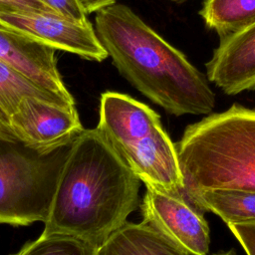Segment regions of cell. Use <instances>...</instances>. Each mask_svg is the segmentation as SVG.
Instances as JSON below:
<instances>
[{"mask_svg":"<svg viewBox=\"0 0 255 255\" xmlns=\"http://www.w3.org/2000/svg\"><path fill=\"white\" fill-rule=\"evenodd\" d=\"M0 22L17 29L55 50L102 62L108 54L90 21L81 23L55 13L35 11L0 12Z\"/></svg>","mask_w":255,"mask_h":255,"instance_id":"cell-7","label":"cell"},{"mask_svg":"<svg viewBox=\"0 0 255 255\" xmlns=\"http://www.w3.org/2000/svg\"><path fill=\"white\" fill-rule=\"evenodd\" d=\"M184 194L200 210L215 213L226 224L255 221V192L208 189Z\"/></svg>","mask_w":255,"mask_h":255,"instance_id":"cell-12","label":"cell"},{"mask_svg":"<svg viewBox=\"0 0 255 255\" xmlns=\"http://www.w3.org/2000/svg\"><path fill=\"white\" fill-rule=\"evenodd\" d=\"M57 14L76 22H88L87 13L79 0H41Z\"/></svg>","mask_w":255,"mask_h":255,"instance_id":"cell-16","label":"cell"},{"mask_svg":"<svg viewBox=\"0 0 255 255\" xmlns=\"http://www.w3.org/2000/svg\"><path fill=\"white\" fill-rule=\"evenodd\" d=\"M199 15L222 39L255 22V0H205Z\"/></svg>","mask_w":255,"mask_h":255,"instance_id":"cell-13","label":"cell"},{"mask_svg":"<svg viewBox=\"0 0 255 255\" xmlns=\"http://www.w3.org/2000/svg\"><path fill=\"white\" fill-rule=\"evenodd\" d=\"M79 1H80L81 5L83 6L87 15L92 12H96L105 6H108L110 4L117 2V0H79ZM171 1L183 2L185 0H171Z\"/></svg>","mask_w":255,"mask_h":255,"instance_id":"cell-19","label":"cell"},{"mask_svg":"<svg viewBox=\"0 0 255 255\" xmlns=\"http://www.w3.org/2000/svg\"><path fill=\"white\" fill-rule=\"evenodd\" d=\"M96 255H192L151 225L127 221L97 249Z\"/></svg>","mask_w":255,"mask_h":255,"instance_id":"cell-11","label":"cell"},{"mask_svg":"<svg viewBox=\"0 0 255 255\" xmlns=\"http://www.w3.org/2000/svg\"><path fill=\"white\" fill-rule=\"evenodd\" d=\"M9 121L21 141L42 150L73 142L84 130L76 106L31 97L20 102Z\"/></svg>","mask_w":255,"mask_h":255,"instance_id":"cell-8","label":"cell"},{"mask_svg":"<svg viewBox=\"0 0 255 255\" xmlns=\"http://www.w3.org/2000/svg\"><path fill=\"white\" fill-rule=\"evenodd\" d=\"M183 192H255V110L234 104L188 126L175 144Z\"/></svg>","mask_w":255,"mask_h":255,"instance_id":"cell-3","label":"cell"},{"mask_svg":"<svg viewBox=\"0 0 255 255\" xmlns=\"http://www.w3.org/2000/svg\"><path fill=\"white\" fill-rule=\"evenodd\" d=\"M140 179L102 132L85 129L60 173L43 234H66L99 247L138 205Z\"/></svg>","mask_w":255,"mask_h":255,"instance_id":"cell-1","label":"cell"},{"mask_svg":"<svg viewBox=\"0 0 255 255\" xmlns=\"http://www.w3.org/2000/svg\"><path fill=\"white\" fill-rule=\"evenodd\" d=\"M0 60L23 73L42 88L75 103L57 67L56 50L0 22Z\"/></svg>","mask_w":255,"mask_h":255,"instance_id":"cell-9","label":"cell"},{"mask_svg":"<svg viewBox=\"0 0 255 255\" xmlns=\"http://www.w3.org/2000/svg\"><path fill=\"white\" fill-rule=\"evenodd\" d=\"M218 255H235L233 252H228V253H224V254H218Z\"/></svg>","mask_w":255,"mask_h":255,"instance_id":"cell-21","label":"cell"},{"mask_svg":"<svg viewBox=\"0 0 255 255\" xmlns=\"http://www.w3.org/2000/svg\"><path fill=\"white\" fill-rule=\"evenodd\" d=\"M27 97L65 106H76V103H71L61 96L42 88L23 73L0 60V109L8 119L16 112L20 102Z\"/></svg>","mask_w":255,"mask_h":255,"instance_id":"cell-14","label":"cell"},{"mask_svg":"<svg viewBox=\"0 0 255 255\" xmlns=\"http://www.w3.org/2000/svg\"><path fill=\"white\" fill-rule=\"evenodd\" d=\"M142 221L192 255H207L209 227L200 210L183 190L167 192L145 185L140 204Z\"/></svg>","mask_w":255,"mask_h":255,"instance_id":"cell-6","label":"cell"},{"mask_svg":"<svg viewBox=\"0 0 255 255\" xmlns=\"http://www.w3.org/2000/svg\"><path fill=\"white\" fill-rule=\"evenodd\" d=\"M97 249L94 244L75 236L42 233L14 255H96Z\"/></svg>","mask_w":255,"mask_h":255,"instance_id":"cell-15","label":"cell"},{"mask_svg":"<svg viewBox=\"0 0 255 255\" xmlns=\"http://www.w3.org/2000/svg\"><path fill=\"white\" fill-rule=\"evenodd\" d=\"M209 82L233 96L255 89V22L220 39L206 63Z\"/></svg>","mask_w":255,"mask_h":255,"instance_id":"cell-10","label":"cell"},{"mask_svg":"<svg viewBox=\"0 0 255 255\" xmlns=\"http://www.w3.org/2000/svg\"><path fill=\"white\" fill-rule=\"evenodd\" d=\"M0 138L19 139L10 126L9 119L0 109ZM20 140V139H19Z\"/></svg>","mask_w":255,"mask_h":255,"instance_id":"cell-20","label":"cell"},{"mask_svg":"<svg viewBox=\"0 0 255 255\" xmlns=\"http://www.w3.org/2000/svg\"><path fill=\"white\" fill-rule=\"evenodd\" d=\"M97 128L144 185L167 192L183 190L176 146L148 106L126 94L106 92Z\"/></svg>","mask_w":255,"mask_h":255,"instance_id":"cell-4","label":"cell"},{"mask_svg":"<svg viewBox=\"0 0 255 255\" xmlns=\"http://www.w3.org/2000/svg\"><path fill=\"white\" fill-rule=\"evenodd\" d=\"M72 143L42 150L0 138V223L46 221Z\"/></svg>","mask_w":255,"mask_h":255,"instance_id":"cell-5","label":"cell"},{"mask_svg":"<svg viewBox=\"0 0 255 255\" xmlns=\"http://www.w3.org/2000/svg\"><path fill=\"white\" fill-rule=\"evenodd\" d=\"M247 255H255V221L227 224Z\"/></svg>","mask_w":255,"mask_h":255,"instance_id":"cell-17","label":"cell"},{"mask_svg":"<svg viewBox=\"0 0 255 255\" xmlns=\"http://www.w3.org/2000/svg\"><path fill=\"white\" fill-rule=\"evenodd\" d=\"M95 29L120 74L151 102L174 116L212 112L207 78L127 5L96 11Z\"/></svg>","mask_w":255,"mask_h":255,"instance_id":"cell-2","label":"cell"},{"mask_svg":"<svg viewBox=\"0 0 255 255\" xmlns=\"http://www.w3.org/2000/svg\"><path fill=\"white\" fill-rule=\"evenodd\" d=\"M5 11H35L57 14L41 0H0V12Z\"/></svg>","mask_w":255,"mask_h":255,"instance_id":"cell-18","label":"cell"}]
</instances>
